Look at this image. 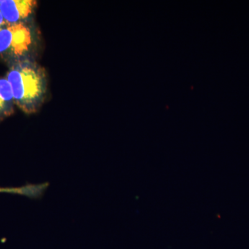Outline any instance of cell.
<instances>
[{"label":"cell","instance_id":"cell-1","mask_svg":"<svg viewBox=\"0 0 249 249\" xmlns=\"http://www.w3.org/2000/svg\"><path fill=\"white\" fill-rule=\"evenodd\" d=\"M11 85L15 105L27 114L37 112L47 91L45 69L28 59L18 60L6 76Z\"/></svg>","mask_w":249,"mask_h":249},{"label":"cell","instance_id":"cell-2","mask_svg":"<svg viewBox=\"0 0 249 249\" xmlns=\"http://www.w3.org/2000/svg\"><path fill=\"white\" fill-rule=\"evenodd\" d=\"M32 44L30 29L23 23L6 24L0 29V56L21 58Z\"/></svg>","mask_w":249,"mask_h":249},{"label":"cell","instance_id":"cell-3","mask_svg":"<svg viewBox=\"0 0 249 249\" xmlns=\"http://www.w3.org/2000/svg\"><path fill=\"white\" fill-rule=\"evenodd\" d=\"M36 4L34 0H4L0 1V12L7 24H18L32 14Z\"/></svg>","mask_w":249,"mask_h":249},{"label":"cell","instance_id":"cell-4","mask_svg":"<svg viewBox=\"0 0 249 249\" xmlns=\"http://www.w3.org/2000/svg\"><path fill=\"white\" fill-rule=\"evenodd\" d=\"M14 106L11 85L6 78H0V121L14 114Z\"/></svg>","mask_w":249,"mask_h":249},{"label":"cell","instance_id":"cell-5","mask_svg":"<svg viewBox=\"0 0 249 249\" xmlns=\"http://www.w3.org/2000/svg\"><path fill=\"white\" fill-rule=\"evenodd\" d=\"M49 183H39V184H27L21 187L12 188H1L0 187V193L19 195L27 196L31 199H39L43 196L45 191L48 188Z\"/></svg>","mask_w":249,"mask_h":249},{"label":"cell","instance_id":"cell-6","mask_svg":"<svg viewBox=\"0 0 249 249\" xmlns=\"http://www.w3.org/2000/svg\"><path fill=\"white\" fill-rule=\"evenodd\" d=\"M6 24H7V23L5 21L4 17H3L2 15L0 12V29L4 27V26H6Z\"/></svg>","mask_w":249,"mask_h":249}]
</instances>
